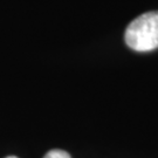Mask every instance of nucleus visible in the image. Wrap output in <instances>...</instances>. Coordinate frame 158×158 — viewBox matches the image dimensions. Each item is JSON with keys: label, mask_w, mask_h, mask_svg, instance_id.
<instances>
[{"label": "nucleus", "mask_w": 158, "mask_h": 158, "mask_svg": "<svg viewBox=\"0 0 158 158\" xmlns=\"http://www.w3.org/2000/svg\"><path fill=\"white\" fill-rule=\"evenodd\" d=\"M127 46L136 52L158 48V11L145 12L129 23L125 29Z\"/></svg>", "instance_id": "1"}, {"label": "nucleus", "mask_w": 158, "mask_h": 158, "mask_svg": "<svg viewBox=\"0 0 158 158\" xmlns=\"http://www.w3.org/2000/svg\"><path fill=\"white\" fill-rule=\"evenodd\" d=\"M44 158H70V156H69V153L63 151V150H57V149H55V150L48 151L45 155Z\"/></svg>", "instance_id": "2"}, {"label": "nucleus", "mask_w": 158, "mask_h": 158, "mask_svg": "<svg viewBox=\"0 0 158 158\" xmlns=\"http://www.w3.org/2000/svg\"><path fill=\"white\" fill-rule=\"evenodd\" d=\"M7 158H18V157H15V156H10V157H7Z\"/></svg>", "instance_id": "3"}]
</instances>
